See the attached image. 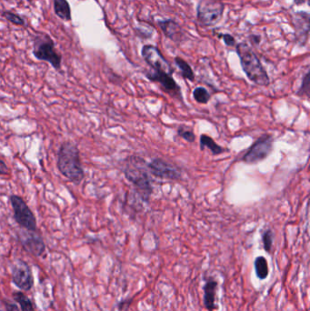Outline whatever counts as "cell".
<instances>
[{"instance_id":"cell-24","label":"cell","mask_w":310,"mask_h":311,"mask_svg":"<svg viewBox=\"0 0 310 311\" xmlns=\"http://www.w3.org/2000/svg\"><path fill=\"white\" fill-rule=\"evenodd\" d=\"M0 311H20L18 305L0 295Z\"/></svg>"},{"instance_id":"cell-23","label":"cell","mask_w":310,"mask_h":311,"mask_svg":"<svg viewBox=\"0 0 310 311\" xmlns=\"http://www.w3.org/2000/svg\"><path fill=\"white\" fill-rule=\"evenodd\" d=\"M177 135L180 136L182 139H184L189 142H194L196 140L194 131L190 129L189 127H185V126H180L177 129Z\"/></svg>"},{"instance_id":"cell-26","label":"cell","mask_w":310,"mask_h":311,"mask_svg":"<svg viewBox=\"0 0 310 311\" xmlns=\"http://www.w3.org/2000/svg\"><path fill=\"white\" fill-rule=\"evenodd\" d=\"M262 242H263L265 251L269 253L272 250V246H273V232L270 229H268V230L265 231L263 236H262Z\"/></svg>"},{"instance_id":"cell-2","label":"cell","mask_w":310,"mask_h":311,"mask_svg":"<svg viewBox=\"0 0 310 311\" xmlns=\"http://www.w3.org/2000/svg\"><path fill=\"white\" fill-rule=\"evenodd\" d=\"M236 51L240 60L241 68L247 79L259 86H269V74L250 45L245 42H240L236 45Z\"/></svg>"},{"instance_id":"cell-9","label":"cell","mask_w":310,"mask_h":311,"mask_svg":"<svg viewBox=\"0 0 310 311\" xmlns=\"http://www.w3.org/2000/svg\"><path fill=\"white\" fill-rule=\"evenodd\" d=\"M12 282L17 288L29 291L34 286L32 270L29 265L22 260H15L12 267Z\"/></svg>"},{"instance_id":"cell-10","label":"cell","mask_w":310,"mask_h":311,"mask_svg":"<svg viewBox=\"0 0 310 311\" xmlns=\"http://www.w3.org/2000/svg\"><path fill=\"white\" fill-rule=\"evenodd\" d=\"M147 168L152 176H158L160 178L177 180L181 177L179 168L162 158H154L147 164Z\"/></svg>"},{"instance_id":"cell-1","label":"cell","mask_w":310,"mask_h":311,"mask_svg":"<svg viewBox=\"0 0 310 311\" xmlns=\"http://www.w3.org/2000/svg\"><path fill=\"white\" fill-rule=\"evenodd\" d=\"M57 168L63 176L77 185L83 180L85 173L81 165L80 153L74 143L65 141L61 145L57 153Z\"/></svg>"},{"instance_id":"cell-21","label":"cell","mask_w":310,"mask_h":311,"mask_svg":"<svg viewBox=\"0 0 310 311\" xmlns=\"http://www.w3.org/2000/svg\"><path fill=\"white\" fill-rule=\"evenodd\" d=\"M193 97L195 100L199 104H208L210 99V94L203 87H198L193 91Z\"/></svg>"},{"instance_id":"cell-7","label":"cell","mask_w":310,"mask_h":311,"mask_svg":"<svg viewBox=\"0 0 310 311\" xmlns=\"http://www.w3.org/2000/svg\"><path fill=\"white\" fill-rule=\"evenodd\" d=\"M273 150V137L264 134L250 146L242 160L247 164H255L264 160Z\"/></svg>"},{"instance_id":"cell-17","label":"cell","mask_w":310,"mask_h":311,"mask_svg":"<svg viewBox=\"0 0 310 311\" xmlns=\"http://www.w3.org/2000/svg\"><path fill=\"white\" fill-rule=\"evenodd\" d=\"M54 11L59 19L65 21H70L72 19L71 9L68 0H54Z\"/></svg>"},{"instance_id":"cell-28","label":"cell","mask_w":310,"mask_h":311,"mask_svg":"<svg viewBox=\"0 0 310 311\" xmlns=\"http://www.w3.org/2000/svg\"><path fill=\"white\" fill-rule=\"evenodd\" d=\"M9 167H7L6 163L3 160H0V175H8Z\"/></svg>"},{"instance_id":"cell-29","label":"cell","mask_w":310,"mask_h":311,"mask_svg":"<svg viewBox=\"0 0 310 311\" xmlns=\"http://www.w3.org/2000/svg\"><path fill=\"white\" fill-rule=\"evenodd\" d=\"M250 39L251 40V42H253L254 44H260V36H258V35H251L250 37Z\"/></svg>"},{"instance_id":"cell-16","label":"cell","mask_w":310,"mask_h":311,"mask_svg":"<svg viewBox=\"0 0 310 311\" xmlns=\"http://www.w3.org/2000/svg\"><path fill=\"white\" fill-rule=\"evenodd\" d=\"M199 141H200V149L202 150L205 149H209L210 152L213 154L214 156H218V155H220V154L224 153L225 151H227L223 147L219 146L209 136L201 135Z\"/></svg>"},{"instance_id":"cell-15","label":"cell","mask_w":310,"mask_h":311,"mask_svg":"<svg viewBox=\"0 0 310 311\" xmlns=\"http://www.w3.org/2000/svg\"><path fill=\"white\" fill-rule=\"evenodd\" d=\"M218 281L213 278H209L203 287L204 305L209 311H215L217 309L216 306V297L218 291Z\"/></svg>"},{"instance_id":"cell-19","label":"cell","mask_w":310,"mask_h":311,"mask_svg":"<svg viewBox=\"0 0 310 311\" xmlns=\"http://www.w3.org/2000/svg\"><path fill=\"white\" fill-rule=\"evenodd\" d=\"M175 64L176 67L180 70L181 76L190 81H194L195 74L194 71L192 70V68L190 67V64L183 59L180 56H176L175 57Z\"/></svg>"},{"instance_id":"cell-18","label":"cell","mask_w":310,"mask_h":311,"mask_svg":"<svg viewBox=\"0 0 310 311\" xmlns=\"http://www.w3.org/2000/svg\"><path fill=\"white\" fill-rule=\"evenodd\" d=\"M255 272L260 280H264L269 277V263L267 259L263 256H260L256 258L254 261Z\"/></svg>"},{"instance_id":"cell-12","label":"cell","mask_w":310,"mask_h":311,"mask_svg":"<svg viewBox=\"0 0 310 311\" xmlns=\"http://www.w3.org/2000/svg\"><path fill=\"white\" fill-rule=\"evenodd\" d=\"M296 44L304 47L309 36V14L306 11H297L293 16Z\"/></svg>"},{"instance_id":"cell-22","label":"cell","mask_w":310,"mask_h":311,"mask_svg":"<svg viewBox=\"0 0 310 311\" xmlns=\"http://www.w3.org/2000/svg\"><path fill=\"white\" fill-rule=\"evenodd\" d=\"M310 73L309 71H307L305 73L302 83H301L300 88H298L296 95L299 97H306L309 98V90H310Z\"/></svg>"},{"instance_id":"cell-25","label":"cell","mask_w":310,"mask_h":311,"mask_svg":"<svg viewBox=\"0 0 310 311\" xmlns=\"http://www.w3.org/2000/svg\"><path fill=\"white\" fill-rule=\"evenodd\" d=\"M2 16L5 18L7 20H9L10 23L14 24L17 26H24L25 25V20L22 19L19 15L15 14L13 12L10 11H4L2 13Z\"/></svg>"},{"instance_id":"cell-27","label":"cell","mask_w":310,"mask_h":311,"mask_svg":"<svg viewBox=\"0 0 310 311\" xmlns=\"http://www.w3.org/2000/svg\"><path fill=\"white\" fill-rule=\"evenodd\" d=\"M220 37H222L223 40H224L226 46H227V47H236V38L233 37L231 34L224 33V34L220 35Z\"/></svg>"},{"instance_id":"cell-5","label":"cell","mask_w":310,"mask_h":311,"mask_svg":"<svg viewBox=\"0 0 310 311\" xmlns=\"http://www.w3.org/2000/svg\"><path fill=\"white\" fill-rule=\"evenodd\" d=\"M224 11L225 5L222 0H199L197 6V19L204 28L214 27L222 20Z\"/></svg>"},{"instance_id":"cell-20","label":"cell","mask_w":310,"mask_h":311,"mask_svg":"<svg viewBox=\"0 0 310 311\" xmlns=\"http://www.w3.org/2000/svg\"><path fill=\"white\" fill-rule=\"evenodd\" d=\"M13 299L17 303H19L21 311H35V307L33 306V303L29 299V297L24 294L22 291H16L12 294Z\"/></svg>"},{"instance_id":"cell-30","label":"cell","mask_w":310,"mask_h":311,"mask_svg":"<svg viewBox=\"0 0 310 311\" xmlns=\"http://www.w3.org/2000/svg\"><path fill=\"white\" fill-rule=\"evenodd\" d=\"M308 0H294V4L296 6L303 5L306 3Z\"/></svg>"},{"instance_id":"cell-4","label":"cell","mask_w":310,"mask_h":311,"mask_svg":"<svg viewBox=\"0 0 310 311\" xmlns=\"http://www.w3.org/2000/svg\"><path fill=\"white\" fill-rule=\"evenodd\" d=\"M33 55L38 60L48 62L56 70H60L62 56L56 51L55 43L48 35L38 33L35 37Z\"/></svg>"},{"instance_id":"cell-13","label":"cell","mask_w":310,"mask_h":311,"mask_svg":"<svg viewBox=\"0 0 310 311\" xmlns=\"http://www.w3.org/2000/svg\"><path fill=\"white\" fill-rule=\"evenodd\" d=\"M146 77L150 81L159 84L163 88V90L166 91L167 93L170 94L172 96H175L177 98L179 97V98H181L180 87L176 84V80L173 79L172 75L164 73V72H156L152 70L151 72L147 73Z\"/></svg>"},{"instance_id":"cell-8","label":"cell","mask_w":310,"mask_h":311,"mask_svg":"<svg viewBox=\"0 0 310 311\" xmlns=\"http://www.w3.org/2000/svg\"><path fill=\"white\" fill-rule=\"evenodd\" d=\"M141 56L153 71L173 75V69L168 61L163 56L158 47L153 45H145L141 49Z\"/></svg>"},{"instance_id":"cell-3","label":"cell","mask_w":310,"mask_h":311,"mask_svg":"<svg viewBox=\"0 0 310 311\" xmlns=\"http://www.w3.org/2000/svg\"><path fill=\"white\" fill-rule=\"evenodd\" d=\"M145 161L142 158L133 156L128 158V163H126V177L129 181L131 182L136 188L144 200L148 201L152 193V184L151 178L148 175V170L145 167Z\"/></svg>"},{"instance_id":"cell-14","label":"cell","mask_w":310,"mask_h":311,"mask_svg":"<svg viewBox=\"0 0 310 311\" xmlns=\"http://www.w3.org/2000/svg\"><path fill=\"white\" fill-rule=\"evenodd\" d=\"M158 26L162 31L164 36L171 41L179 44L185 40V34L183 32L179 24L174 19H167L158 20Z\"/></svg>"},{"instance_id":"cell-6","label":"cell","mask_w":310,"mask_h":311,"mask_svg":"<svg viewBox=\"0 0 310 311\" xmlns=\"http://www.w3.org/2000/svg\"><path fill=\"white\" fill-rule=\"evenodd\" d=\"M10 202L12 205L14 218L17 223L27 230L36 231L37 220L25 200L19 196L12 195L10 197Z\"/></svg>"},{"instance_id":"cell-11","label":"cell","mask_w":310,"mask_h":311,"mask_svg":"<svg viewBox=\"0 0 310 311\" xmlns=\"http://www.w3.org/2000/svg\"><path fill=\"white\" fill-rule=\"evenodd\" d=\"M19 239L24 248L36 257H40L46 251L45 243L36 231H29L27 229L26 231H20Z\"/></svg>"}]
</instances>
